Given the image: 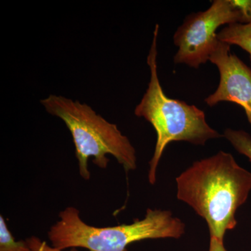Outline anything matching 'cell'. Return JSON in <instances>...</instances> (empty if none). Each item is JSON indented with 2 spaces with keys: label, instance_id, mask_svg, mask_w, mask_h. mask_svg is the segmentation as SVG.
Segmentation results:
<instances>
[{
  "label": "cell",
  "instance_id": "1",
  "mask_svg": "<svg viewBox=\"0 0 251 251\" xmlns=\"http://www.w3.org/2000/svg\"><path fill=\"white\" fill-rule=\"evenodd\" d=\"M176 197L205 220L210 238L224 241L235 228L236 212L251 191V173L231 153L220 151L195 161L176 178Z\"/></svg>",
  "mask_w": 251,
  "mask_h": 251
},
{
  "label": "cell",
  "instance_id": "2",
  "mask_svg": "<svg viewBox=\"0 0 251 251\" xmlns=\"http://www.w3.org/2000/svg\"><path fill=\"white\" fill-rule=\"evenodd\" d=\"M159 25H156L148 57L150 80L146 92L135 109V115L151 124L156 133V143L150 161L148 179L156 181V171L167 146L175 141L204 145L209 140L224 137L206 122L205 113L194 105L167 97L161 85L157 67V39Z\"/></svg>",
  "mask_w": 251,
  "mask_h": 251
},
{
  "label": "cell",
  "instance_id": "3",
  "mask_svg": "<svg viewBox=\"0 0 251 251\" xmlns=\"http://www.w3.org/2000/svg\"><path fill=\"white\" fill-rule=\"evenodd\" d=\"M59 217L48 237L52 247L60 250L83 248L89 251H126L128 245L140 241L179 239L186 229L181 219L171 211L161 209H148L143 219L107 227L86 224L78 209L73 206L60 211Z\"/></svg>",
  "mask_w": 251,
  "mask_h": 251
},
{
  "label": "cell",
  "instance_id": "4",
  "mask_svg": "<svg viewBox=\"0 0 251 251\" xmlns=\"http://www.w3.org/2000/svg\"><path fill=\"white\" fill-rule=\"evenodd\" d=\"M41 103L50 115L60 118L71 132L78 161L79 173L83 179H90V157L100 168H106L107 155H112L125 171L137 168L136 151L130 140L117 128L93 109L78 100L51 94Z\"/></svg>",
  "mask_w": 251,
  "mask_h": 251
},
{
  "label": "cell",
  "instance_id": "5",
  "mask_svg": "<svg viewBox=\"0 0 251 251\" xmlns=\"http://www.w3.org/2000/svg\"><path fill=\"white\" fill-rule=\"evenodd\" d=\"M242 23V12L233 0H214L205 11L188 15L175 31L174 44L178 48L175 64L198 69L209 61L219 39L216 31L224 25Z\"/></svg>",
  "mask_w": 251,
  "mask_h": 251
},
{
  "label": "cell",
  "instance_id": "6",
  "mask_svg": "<svg viewBox=\"0 0 251 251\" xmlns=\"http://www.w3.org/2000/svg\"><path fill=\"white\" fill-rule=\"evenodd\" d=\"M230 46L219 40L211 54L209 61L219 69L220 82L204 101L210 107L224 101L240 105L251 126V69L231 52Z\"/></svg>",
  "mask_w": 251,
  "mask_h": 251
},
{
  "label": "cell",
  "instance_id": "7",
  "mask_svg": "<svg viewBox=\"0 0 251 251\" xmlns=\"http://www.w3.org/2000/svg\"><path fill=\"white\" fill-rule=\"evenodd\" d=\"M220 41L229 46L236 45L247 51L251 63V22L247 24L233 23L227 25L217 34Z\"/></svg>",
  "mask_w": 251,
  "mask_h": 251
},
{
  "label": "cell",
  "instance_id": "8",
  "mask_svg": "<svg viewBox=\"0 0 251 251\" xmlns=\"http://www.w3.org/2000/svg\"><path fill=\"white\" fill-rule=\"evenodd\" d=\"M224 137L241 154L247 156L251 163V136L242 130L227 128L225 130Z\"/></svg>",
  "mask_w": 251,
  "mask_h": 251
},
{
  "label": "cell",
  "instance_id": "9",
  "mask_svg": "<svg viewBox=\"0 0 251 251\" xmlns=\"http://www.w3.org/2000/svg\"><path fill=\"white\" fill-rule=\"evenodd\" d=\"M0 251H31L26 240H15L1 215L0 216Z\"/></svg>",
  "mask_w": 251,
  "mask_h": 251
},
{
  "label": "cell",
  "instance_id": "10",
  "mask_svg": "<svg viewBox=\"0 0 251 251\" xmlns=\"http://www.w3.org/2000/svg\"><path fill=\"white\" fill-rule=\"evenodd\" d=\"M28 245L31 251H76L75 250L64 251L60 250L57 248L50 247L45 241L41 240L39 237H31L26 239Z\"/></svg>",
  "mask_w": 251,
  "mask_h": 251
},
{
  "label": "cell",
  "instance_id": "11",
  "mask_svg": "<svg viewBox=\"0 0 251 251\" xmlns=\"http://www.w3.org/2000/svg\"><path fill=\"white\" fill-rule=\"evenodd\" d=\"M234 4L242 12L244 24L251 22V0H233Z\"/></svg>",
  "mask_w": 251,
  "mask_h": 251
},
{
  "label": "cell",
  "instance_id": "12",
  "mask_svg": "<svg viewBox=\"0 0 251 251\" xmlns=\"http://www.w3.org/2000/svg\"><path fill=\"white\" fill-rule=\"evenodd\" d=\"M227 251L225 248L224 241L216 239V238H210L209 242V251Z\"/></svg>",
  "mask_w": 251,
  "mask_h": 251
}]
</instances>
